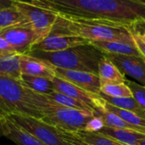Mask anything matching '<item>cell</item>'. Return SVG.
Returning a JSON list of instances; mask_svg holds the SVG:
<instances>
[{
    "label": "cell",
    "mask_w": 145,
    "mask_h": 145,
    "mask_svg": "<svg viewBox=\"0 0 145 145\" xmlns=\"http://www.w3.org/2000/svg\"><path fill=\"white\" fill-rule=\"evenodd\" d=\"M38 7L76 20L93 21L133 30L145 25V5L136 0H30Z\"/></svg>",
    "instance_id": "cell-1"
},
{
    "label": "cell",
    "mask_w": 145,
    "mask_h": 145,
    "mask_svg": "<svg viewBox=\"0 0 145 145\" xmlns=\"http://www.w3.org/2000/svg\"><path fill=\"white\" fill-rule=\"evenodd\" d=\"M52 103L45 95L29 90L20 81L0 76V116L20 114L42 119Z\"/></svg>",
    "instance_id": "cell-2"
},
{
    "label": "cell",
    "mask_w": 145,
    "mask_h": 145,
    "mask_svg": "<svg viewBox=\"0 0 145 145\" xmlns=\"http://www.w3.org/2000/svg\"><path fill=\"white\" fill-rule=\"evenodd\" d=\"M53 34L70 35L90 41L133 42L132 30L127 26L85 20H76L58 15L50 32Z\"/></svg>",
    "instance_id": "cell-3"
},
{
    "label": "cell",
    "mask_w": 145,
    "mask_h": 145,
    "mask_svg": "<svg viewBox=\"0 0 145 145\" xmlns=\"http://www.w3.org/2000/svg\"><path fill=\"white\" fill-rule=\"evenodd\" d=\"M27 55L44 60L58 68L84 71L98 75L99 64L105 54L88 43L61 51L31 50Z\"/></svg>",
    "instance_id": "cell-4"
},
{
    "label": "cell",
    "mask_w": 145,
    "mask_h": 145,
    "mask_svg": "<svg viewBox=\"0 0 145 145\" xmlns=\"http://www.w3.org/2000/svg\"><path fill=\"white\" fill-rule=\"evenodd\" d=\"M93 115L90 111L66 108L53 103L44 111L41 120L58 129L74 132L84 130Z\"/></svg>",
    "instance_id": "cell-5"
},
{
    "label": "cell",
    "mask_w": 145,
    "mask_h": 145,
    "mask_svg": "<svg viewBox=\"0 0 145 145\" xmlns=\"http://www.w3.org/2000/svg\"><path fill=\"white\" fill-rule=\"evenodd\" d=\"M8 116L18 126L31 134L45 145H67L61 138L59 129L44 122L41 119L20 114Z\"/></svg>",
    "instance_id": "cell-6"
},
{
    "label": "cell",
    "mask_w": 145,
    "mask_h": 145,
    "mask_svg": "<svg viewBox=\"0 0 145 145\" xmlns=\"http://www.w3.org/2000/svg\"><path fill=\"white\" fill-rule=\"evenodd\" d=\"M13 6L23 15L27 24L44 38L50 33L58 17L57 14L28 1L15 0Z\"/></svg>",
    "instance_id": "cell-7"
},
{
    "label": "cell",
    "mask_w": 145,
    "mask_h": 145,
    "mask_svg": "<svg viewBox=\"0 0 145 145\" xmlns=\"http://www.w3.org/2000/svg\"><path fill=\"white\" fill-rule=\"evenodd\" d=\"M0 36L7 40L19 55H27L37 43L44 38L28 25H16L1 29Z\"/></svg>",
    "instance_id": "cell-8"
},
{
    "label": "cell",
    "mask_w": 145,
    "mask_h": 145,
    "mask_svg": "<svg viewBox=\"0 0 145 145\" xmlns=\"http://www.w3.org/2000/svg\"><path fill=\"white\" fill-rule=\"evenodd\" d=\"M105 54L112 63L124 74L128 75L145 86V59L141 56Z\"/></svg>",
    "instance_id": "cell-9"
},
{
    "label": "cell",
    "mask_w": 145,
    "mask_h": 145,
    "mask_svg": "<svg viewBox=\"0 0 145 145\" xmlns=\"http://www.w3.org/2000/svg\"><path fill=\"white\" fill-rule=\"evenodd\" d=\"M55 73L57 77L73 84L90 94L98 95L100 92V80L99 75L95 73L58 68H55Z\"/></svg>",
    "instance_id": "cell-10"
},
{
    "label": "cell",
    "mask_w": 145,
    "mask_h": 145,
    "mask_svg": "<svg viewBox=\"0 0 145 145\" xmlns=\"http://www.w3.org/2000/svg\"><path fill=\"white\" fill-rule=\"evenodd\" d=\"M88 43V40L77 36L49 33L47 37L37 43L31 48V50H42L49 52L61 51Z\"/></svg>",
    "instance_id": "cell-11"
},
{
    "label": "cell",
    "mask_w": 145,
    "mask_h": 145,
    "mask_svg": "<svg viewBox=\"0 0 145 145\" xmlns=\"http://www.w3.org/2000/svg\"><path fill=\"white\" fill-rule=\"evenodd\" d=\"M20 72L21 75L42 77L53 79L55 76V67L49 62L30 55H20Z\"/></svg>",
    "instance_id": "cell-12"
},
{
    "label": "cell",
    "mask_w": 145,
    "mask_h": 145,
    "mask_svg": "<svg viewBox=\"0 0 145 145\" xmlns=\"http://www.w3.org/2000/svg\"><path fill=\"white\" fill-rule=\"evenodd\" d=\"M0 132L17 145H45L6 115L0 116Z\"/></svg>",
    "instance_id": "cell-13"
},
{
    "label": "cell",
    "mask_w": 145,
    "mask_h": 145,
    "mask_svg": "<svg viewBox=\"0 0 145 145\" xmlns=\"http://www.w3.org/2000/svg\"><path fill=\"white\" fill-rule=\"evenodd\" d=\"M52 81L54 84V91L71 97L74 99H76L80 102H82L92 107L94 110H96V103L98 101L99 95L90 94L74 85L73 84L57 76H55L52 79Z\"/></svg>",
    "instance_id": "cell-14"
},
{
    "label": "cell",
    "mask_w": 145,
    "mask_h": 145,
    "mask_svg": "<svg viewBox=\"0 0 145 145\" xmlns=\"http://www.w3.org/2000/svg\"><path fill=\"white\" fill-rule=\"evenodd\" d=\"M89 43L107 54L135 56L143 57L137 46L135 45L134 41H90Z\"/></svg>",
    "instance_id": "cell-15"
},
{
    "label": "cell",
    "mask_w": 145,
    "mask_h": 145,
    "mask_svg": "<svg viewBox=\"0 0 145 145\" xmlns=\"http://www.w3.org/2000/svg\"><path fill=\"white\" fill-rule=\"evenodd\" d=\"M97 132L106 135L123 145H138L142 140L145 139V134L143 133L105 126Z\"/></svg>",
    "instance_id": "cell-16"
},
{
    "label": "cell",
    "mask_w": 145,
    "mask_h": 145,
    "mask_svg": "<svg viewBox=\"0 0 145 145\" xmlns=\"http://www.w3.org/2000/svg\"><path fill=\"white\" fill-rule=\"evenodd\" d=\"M98 75L101 85L125 83L126 80L125 75L117 68L114 63H112L108 58L105 57V55L99 64Z\"/></svg>",
    "instance_id": "cell-17"
},
{
    "label": "cell",
    "mask_w": 145,
    "mask_h": 145,
    "mask_svg": "<svg viewBox=\"0 0 145 145\" xmlns=\"http://www.w3.org/2000/svg\"><path fill=\"white\" fill-rule=\"evenodd\" d=\"M20 84L29 90L42 95H48L54 91L53 81L42 77L21 75Z\"/></svg>",
    "instance_id": "cell-18"
},
{
    "label": "cell",
    "mask_w": 145,
    "mask_h": 145,
    "mask_svg": "<svg viewBox=\"0 0 145 145\" xmlns=\"http://www.w3.org/2000/svg\"><path fill=\"white\" fill-rule=\"evenodd\" d=\"M99 95L107 103L110 104L127 110L141 118L145 119V109L143 108L139 103H137V101L133 97H125V98H116L111 97L109 96H106L101 92L99 93Z\"/></svg>",
    "instance_id": "cell-19"
},
{
    "label": "cell",
    "mask_w": 145,
    "mask_h": 145,
    "mask_svg": "<svg viewBox=\"0 0 145 145\" xmlns=\"http://www.w3.org/2000/svg\"><path fill=\"white\" fill-rule=\"evenodd\" d=\"M20 55L10 56H0V76L9 77L20 81L21 73L20 72Z\"/></svg>",
    "instance_id": "cell-20"
},
{
    "label": "cell",
    "mask_w": 145,
    "mask_h": 145,
    "mask_svg": "<svg viewBox=\"0 0 145 145\" xmlns=\"http://www.w3.org/2000/svg\"><path fill=\"white\" fill-rule=\"evenodd\" d=\"M51 102L59 104L60 106H64L66 108H71V109H80V110H85V111H90L94 113V109L90 107L89 105L80 102L76 99H74L71 97H68L65 94L59 93L56 91H54L53 92L49 93L48 95H45Z\"/></svg>",
    "instance_id": "cell-21"
},
{
    "label": "cell",
    "mask_w": 145,
    "mask_h": 145,
    "mask_svg": "<svg viewBox=\"0 0 145 145\" xmlns=\"http://www.w3.org/2000/svg\"><path fill=\"white\" fill-rule=\"evenodd\" d=\"M16 25L28 24L23 15L15 7L0 9V30Z\"/></svg>",
    "instance_id": "cell-22"
},
{
    "label": "cell",
    "mask_w": 145,
    "mask_h": 145,
    "mask_svg": "<svg viewBox=\"0 0 145 145\" xmlns=\"http://www.w3.org/2000/svg\"><path fill=\"white\" fill-rule=\"evenodd\" d=\"M82 141L89 145H123L113 138L99 132H86L83 130L72 132Z\"/></svg>",
    "instance_id": "cell-23"
},
{
    "label": "cell",
    "mask_w": 145,
    "mask_h": 145,
    "mask_svg": "<svg viewBox=\"0 0 145 145\" xmlns=\"http://www.w3.org/2000/svg\"><path fill=\"white\" fill-rule=\"evenodd\" d=\"M100 92L116 98L133 97V93L126 83L104 85L100 87Z\"/></svg>",
    "instance_id": "cell-24"
},
{
    "label": "cell",
    "mask_w": 145,
    "mask_h": 145,
    "mask_svg": "<svg viewBox=\"0 0 145 145\" xmlns=\"http://www.w3.org/2000/svg\"><path fill=\"white\" fill-rule=\"evenodd\" d=\"M125 83L129 87L133 93V97L137 101L138 103H139L143 108L145 109V86L142 85L138 83H136L134 81H132L130 79H127L126 78Z\"/></svg>",
    "instance_id": "cell-25"
},
{
    "label": "cell",
    "mask_w": 145,
    "mask_h": 145,
    "mask_svg": "<svg viewBox=\"0 0 145 145\" xmlns=\"http://www.w3.org/2000/svg\"><path fill=\"white\" fill-rule=\"evenodd\" d=\"M59 132L61 138H63V140L66 143L67 145H89L84 143L83 141H82L80 138H78L76 135H74L71 132H66V131L60 130V129H59Z\"/></svg>",
    "instance_id": "cell-26"
},
{
    "label": "cell",
    "mask_w": 145,
    "mask_h": 145,
    "mask_svg": "<svg viewBox=\"0 0 145 145\" xmlns=\"http://www.w3.org/2000/svg\"><path fill=\"white\" fill-rule=\"evenodd\" d=\"M104 126H105V124H104L102 119L100 117H99L98 115H94L93 117L88 122V124L86 125L83 131L97 132L99 130H101Z\"/></svg>",
    "instance_id": "cell-27"
},
{
    "label": "cell",
    "mask_w": 145,
    "mask_h": 145,
    "mask_svg": "<svg viewBox=\"0 0 145 145\" xmlns=\"http://www.w3.org/2000/svg\"><path fill=\"white\" fill-rule=\"evenodd\" d=\"M19 55L15 50L5 40L3 37L0 36V56H10Z\"/></svg>",
    "instance_id": "cell-28"
},
{
    "label": "cell",
    "mask_w": 145,
    "mask_h": 145,
    "mask_svg": "<svg viewBox=\"0 0 145 145\" xmlns=\"http://www.w3.org/2000/svg\"><path fill=\"white\" fill-rule=\"evenodd\" d=\"M133 41L135 43V45L137 46L142 56L145 59V42L143 41L135 32H133Z\"/></svg>",
    "instance_id": "cell-29"
},
{
    "label": "cell",
    "mask_w": 145,
    "mask_h": 145,
    "mask_svg": "<svg viewBox=\"0 0 145 145\" xmlns=\"http://www.w3.org/2000/svg\"><path fill=\"white\" fill-rule=\"evenodd\" d=\"M15 0H0V9H8L13 6Z\"/></svg>",
    "instance_id": "cell-30"
},
{
    "label": "cell",
    "mask_w": 145,
    "mask_h": 145,
    "mask_svg": "<svg viewBox=\"0 0 145 145\" xmlns=\"http://www.w3.org/2000/svg\"><path fill=\"white\" fill-rule=\"evenodd\" d=\"M133 32H135L143 41L145 42V31H141V30H134L132 31Z\"/></svg>",
    "instance_id": "cell-31"
},
{
    "label": "cell",
    "mask_w": 145,
    "mask_h": 145,
    "mask_svg": "<svg viewBox=\"0 0 145 145\" xmlns=\"http://www.w3.org/2000/svg\"><path fill=\"white\" fill-rule=\"evenodd\" d=\"M138 145H145V139H144V140H142L140 143H139V144Z\"/></svg>",
    "instance_id": "cell-32"
},
{
    "label": "cell",
    "mask_w": 145,
    "mask_h": 145,
    "mask_svg": "<svg viewBox=\"0 0 145 145\" xmlns=\"http://www.w3.org/2000/svg\"><path fill=\"white\" fill-rule=\"evenodd\" d=\"M136 1H138V2H140V3H142L143 4H144L145 5V0H136Z\"/></svg>",
    "instance_id": "cell-33"
},
{
    "label": "cell",
    "mask_w": 145,
    "mask_h": 145,
    "mask_svg": "<svg viewBox=\"0 0 145 145\" xmlns=\"http://www.w3.org/2000/svg\"><path fill=\"white\" fill-rule=\"evenodd\" d=\"M0 135H2V134H1V132H0Z\"/></svg>",
    "instance_id": "cell-34"
}]
</instances>
